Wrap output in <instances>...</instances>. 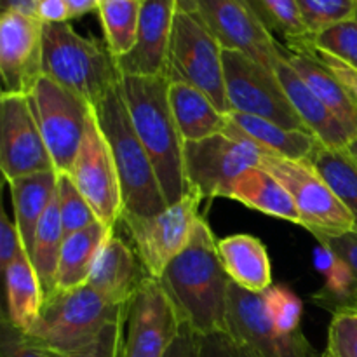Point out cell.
<instances>
[{
  "mask_svg": "<svg viewBox=\"0 0 357 357\" xmlns=\"http://www.w3.org/2000/svg\"><path fill=\"white\" fill-rule=\"evenodd\" d=\"M181 323L199 337L229 333L230 279L218 253V241L204 218L197 220L188 246L157 279Z\"/></svg>",
  "mask_w": 357,
  "mask_h": 357,
  "instance_id": "6da1fadb",
  "label": "cell"
},
{
  "mask_svg": "<svg viewBox=\"0 0 357 357\" xmlns=\"http://www.w3.org/2000/svg\"><path fill=\"white\" fill-rule=\"evenodd\" d=\"M121 91L135 131L153 164L167 204L190 194L185 176V139L169 105V80L157 77H121Z\"/></svg>",
  "mask_w": 357,
  "mask_h": 357,
  "instance_id": "7a4b0ae2",
  "label": "cell"
},
{
  "mask_svg": "<svg viewBox=\"0 0 357 357\" xmlns=\"http://www.w3.org/2000/svg\"><path fill=\"white\" fill-rule=\"evenodd\" d=\"M93 108L121 180L122 215L153 216L164 211L169 204L162 194L152 160L136 135L121 82Z\"/></svg>",
  "mask_w": 357,
  "mask_h": 357,
  "instance_id": "3957f363",
  "label": "cell"
},
{
  "mask_svg": "<svg viewBox=\"0 0 357 357\" xmlns=\"http://www.w3.org/2000/svg\"><path fill=\"white\" fill-rule=\"evenodd\" d=\"M44 75L94 107L121 82L115 58L70 23L44 24Z\"/></svg>",
  "mask_w": 357,
  "mask_h": 357,
  "instance_id": "277c9868",
  "label": "cell"
},
{
  "mask_svg": "<svg viewBox=\"0 0 357 357\" xmlns=\"http://www.w3.org/2000/svg\"><path fill=\"white\" fill-rule=\"evenodd\" d=\"M126 312L128 307L107 302L84 284L45 300L37 323L24 335L45 351L70 354L93 344L108 324L124 319Z\"/></svg>",
  "mask_w": 357,
  "mask_h": 357,
  "instance_id": "5b68a950",
  "label": "cell"
},
{
  "mask_svg": "<svg viewBox=\"0 0 357 357\" xmlns=\"http://www.w3.org/2000/svg\"><path fill=\"white\" fill-rule=\"evenodd\" d=\"M166 79L195 87L223 114H230L223 72V47L190 0H178L167 52Z\"/></svg>",
  "mask_w": 357,
  "mask_h": 357,
  "instance_id": "8992f818",
  "label": "cell"
},
{
  "mask_svg": "<svg viewBox=\"0 0 357 357\" xmlns=\"http://www.w3.org/2000/svg\"><path fill=\"white\" fill-rule=\"evenodd\" d=\"M264 150L237 131L232 124L225 132L199 142H185V176L192 192L204 199L232 197L237 178L250 167L260 166Z\"/></svg>",
  "mask_w": 357,
  "mask_h": 357,
  "instance_id": "52a82bcc",
  "label": "cell"
},
{
  "mask_svg": "<svg viewBox=\"0 0 357 357\" xmlns=\"http://www.w3.org/2000/svg\"><path fill=\"white\" fill-rule=\"evenodd\" d=\"M282 183L295 202L300 225L317 236L356 232L354 218L309 160H293L261 152L260 166Z\"/></svg>",
  "mask_w": 357,
  "mask_h": 357,
  "instance_id": "ba28073f",
  "label": "cell"
},
{
  "mask_svg": "<svg viewBox=\"0 0 357 357\" xmlns=\"http://www.w3.org/2000/svg\"><path fill=\"white\" fill-rule=\"evenodd\" d=\"M28 101L56 173H68L93 117V107L47 75L38 79Z\"/></svg>",
  "mask_w": 357,
  "mask_h": 357,
  "instance_id": "9c48e42d",
  "label": "cell"
},
{
  "mask_svg": "<svg viewBox=\"0 0 357 357\" xmlns=\"http://www.w3.org/2000/svg\"><path fill=\"white\" fill-rule=\"evenodd\" d=\"M199 204L201 197L190 192L153 216L122 215L121 222L149 278L160 279L167 265L188 246L201 218Z\"/></svg>",
  "mask_w": 357,
  "mask_h": 357,
  "instance_id": "30bf717a",
  "label": "cell"
},
{
  "mask_svg": "<svg viewBox=\"0 0 357 357\" xmlns=\"http://www.w3.org/2000/svg\"><path fill=\"white\" fill-rule=\"evenodd\" d=\"M223 72L230 112L255 115L288 129L307 131L274 70L265 68L243 52L223 49Z\"/></svg>",
  "mask_w": 357,
  "mask_h": 357,
  "instance_id": "8fae6325",
  "label": "cell"
},
{
  "mask_svg": "<svg viewBox=\"0 0 357 357\" xmlns=\"http://www.w3.org/2000/svg\"><path fill=\"white\" fill-rule=\"evenodd\" d=\"M68 174L93 208L98 222L114 230L117 222H121L124 209L121 180L110 146L98 126L94 108L82 145Z\"/></svg>",
  "mask_w": 357,
  "mask_h": 357,
  "instance_id": "7c38bea8",
  "label": "cell"
},
{
  "mask_svg": "<svg viewBox=\"0 0 357 357\" xmlns=\"http://www.w3.org/2000/svg\"><path fill=\"white\" fill-rule=\"evenodd\" d=\"M0 167L6 181L56 171L30 101L23 94L0 98Z\"/></svg>",
  "mask_w": 357,
  "mask_h": 357,
  "instance_id": "4fadbf2b",
  "label": "cell"
},
{
  "mask_svg": "<svg viewBox=\"0 0 357 357\" xmlns=\"http://www.w3.org/2000/svg\"><path fill=\"white\" fill-rule=\"evenodd\" d=\"M229 335L236 344L253 347L264 357H321L302 331L282 335L268 317L261 293H251L230 282Z\"/></svg>",
  "mask_w": 357,
  "mask_h": 357,
  "instance_id": "5bb4252c",
  "label": "cell"
},
{
  "mask_svg": "<svg viewBox=\"0 0 357 357\" xmlns=\"http://www.w3.org/2000/svg\"><path fill=\"white\" fill-rule=\"evenodd\" d=\"M44 23L33 14L6 10L0 16L2 94H28L44 70Z\"/></svg>",
  "mask_w": 357,
  "mask_h": 357,
  "instance_id": "9a60e30c",
  "label": "cell"
},
{
  "mask_svg": "<svg viewBox=\"0 0 357 357\" xmlns=\"http://www.w3.org/2000/svg\"><path fill=\"white\" fill-rule=\"evenodd\" d=\"M181 321L160 282L146 278L126 314L122 357H164Z\"/></svg>",
  "mask_w": 357,
  "mask_h": 357,
  "instance_id": "2e32d148",
  "label": "cell"
},
{
  "mask_svg": "<svg viewBox=\"0 0 357 357\" xmlns=\"http://www.w3.org/2000/svg\"><path fill=\"white\" fill-rule=\"evenodd\" d=\"M195 10L223 49L246 54L274 70L279 58V42L255 16L244 0H190Z\"/></svg>",
  "mask_w": 357,
  "mask_h": 357,
  "instance_id": "e0dca14e",
  "label": "cell"
},
{
  "mask_svg": "<svg viewBox=\"0 0 357 357\" xmlns=\"http://www.w3.org/2000/svg\"><path fill=\"white\" fill-rule=\"evenodd\" d=\"M178 0H142L135 47L115 59L121 75H166Z\"/></svg>",
  "mask_w": 357,
  "mask_h": 357,
  "instance_id": "ac0fdd59",
  "label": "cell"
},
{
  "mask_svg": "<svg viewBox=\"0 0 357 357\" xmlns=\"http://www.w3.org/2000/svg\"><path fill=\"white\" fill-rule=\"evenodd\" d=\"M146 278L136 251L112 234L101 248L87 284L107 302L128 307Z\"/></svg>",
  "mask_w": 357,
  "mask_h": 357,
  "instance_id": "d6986e66",
  "label": "cell"
},
{
  "mask_svg": "<svg viewBox=\"0 0 357 357\" xmlns=\"http://www.w3.org/2000/svg\"><path fill=\"white\" fill-rule=\"evenodd\" d=\"M274 72L307 131L312 132L328 149H349L354 143L345 126L331 114L330 108L310 91L302 77L286 61L284 56L281 54V49Z\"/></svg>",
  "mask_w": 357,
  "mask_h": 357,
  "instance_id": "ffe728a7",
  "label": "cell"
},
{
  "mask_svg": "<svg viewBox=\"0 0 357 357\" xmlns=\"http://www.w3.org/2000/svg\"><path fill=\"white\" fill-rule=\"evenodd\" d=\"M281 54L302 77L314 94L330 108L331 114L345 126L354 143L357 142V101L340 79L314 54L312 51H289L282 47Z\"/></svg>",
  "mask_w": 357,
  "mask_h": 357,
  "instance_id": "44dd1931",
  "label": "cell"
},
{
  "mask_svg": "<svg viewBox=\"0 0 357 357\" xmlns=\"http://www.w3.org/2000/svg\"><path fill=\"white\" fill-rule=\"evenodd\" d=\"M223 268L234 284L251 293H264L272 286V267L267 248L258 237L236 234L218 241Z\"/></svg>",
  "mask_w": 357,
  "mask_h": 357,
  "instance_id": "7402d4cb",
  "label": "cell"
},
{
  "mask_svg": "<svg viewBox=\"0 0 357 357\" xmlns=\"http://www.w3.org/2000/svg\"><path fill=\"white\" fill-rule=\"evenodd\" d=\"M169 105L185 142H199L225 132L229 114H223L204 93L183 82H169Z\"/></svg>",
  "mask_w": 357,
  "mask_h": 357,
  "instance_id": "603a6c76",
  "label": "cell"
},
{
  "mask_svg": "<svg viewBox=\"0 0 357 357\" xmlns=\"http://www.w3.org/2000/svg\"><path fill=\"white\" fill-rule=\"evenodd\" d=\"M7 185L10 188V197H13L14 222L20 230L24 253L30 258L35 234L40 225L42 216L45 215L56 194L58 173L44 171V173L28 174V176L14 178V180L7 181Z\"/></svg>",
  "mask_w": 357,
  "mask_h": 357,
  "instance_id": "cb8c5ba5",
  "label": "cell"
},
{
  "mask_svg": "<svg viewBox=\"0 0 357 357\" xmlns=\"http://www.w3.org/2000/svg\"><path fill=\"white\" fill-rule=\"evenodd\" d=\"M229 119L230 124L237 131L257 143L264 152L274 153L284 159L309 160L321 145L319 139L309 131L288 129L267 119L239 114V112H230Z\"/></svg>",
  "mask_w": 357,
  "mask_h": 357,
  "instance_id": "d4e9b609",
  "label": "cell"
},
{
  "mask_svg": "<svg viewBox=\"0 0 357 357\" xmlns=\"http://www.w3.org/2000/svg\"><path fill=\"white\" fill-rule=\"evenodd\" d=\"M112 234L114 230L98 222L72 236H65L56 275V291L87 284L101 248Z\"/></svg>",
  "mask_w": 357,
  "mask_h": 357,
  "instance_id": "484cf974",
  "label": "cell"
},
{
  "mask_svg": "<svg viewBox=\"0 0 357 357\" xmlns=\"http://www.w3.org/2000/svg\"><path fill=\"white\" fill-rule=\"evenodd\" d=\"M6 278V312L3 319L23 333L33 328L44 305L40 282L28 255H21L3 271Z\"/></svg>",
  "mask_w": 357,
  "mask_h": 357,
  "instance_id": "4316f807",
  "label": "cell"
},
{
  "mask_svg": "<svg viewBox=\"0 0 357 357\" xmlns=\"http://www.w3.org/2000/svg\"><path fill=\"white\" fill-rule=\"evenodd\" d=\"M234 201L251 209L300 225V215L282 183L261 167H250L236 180L232 187Z\"/></svg>",
  "mask_w": 357,
  "mask_h": 357,
  "instance_id": "83f0119b",
  "label": "cell"
},
{
  "mask_svg": "<svg viewBox=\"0 0 357 357\" xmlns=\"http://www.w3.org/2000/svg\"><path fill=\"white\" fill-rule=\"evenodd\" d=\"M63 241H65V232L59 216L58 195L54 194L47 211L42 216L30 253V261L37 272L44 302L56 293V275H58Z\"/></svg>",
  "mask_w": 357,
  "mask_h": 357,
  "instance_id": "f1b7e54d",
  "label": "cell"
},
{
  "mask_svg": "<svg viewBox=\"0 0 357 357\" xmlns=\"http://www.w3.org/2000/svg\"><path fill=\"white\" fill-rule=\"evenodd\" d=\"M309 162L349 209L357 232V157L351 149H328L321 143Z\"/></svg>",
  "mask_w": 357,
  "mask_h": 357,
  "instance_id": "f546056e",
  "label": "cell"
},
{
  "mask_svg": "<svg viewBox=\"0 0 357 357\" xmlns=\"http://www.w3.org/2000/svg\"><path fill=\"white\" fill-rule=\"evenodd\" d=\"M98 13L107 49L115 59L122 58L135 47L142 0H101Z\"/></svg>",
  "mask_w": 357,
  "mask_h": 357,
  "instance_id": "4dcf8cb0",
  "label": "cell"
},
{
  "mask_svg": "<svg viewBox=\"0 0 357 357\" xmlns=\"http://www.w3.org/2000/svg\"><path fill=\"white\" fill-rule=\"evenodd\" d=\"M314 265L324 275V288L316 296L319 307L335 312L340 307L349 305L357 293V281L347 264L326 244L317 243L314 250Z\"/></svg>",
  "mask_w": 357,
  "mask_h": 357,
  "instance_id": "1f68e13d",
  "label": "cell"
},
{
  "mask_svg": "<svg viewBox=\"0 0 357 357\" xmlns=\"http://www.w3.org/2000/svg\"><path fill=\"white\" fill-rule=\"evenodd\" d=\"M255 16L286 49H295L309 37L295 0H244Z\"/></svg>",
  "mask_w": 357,
  "mask_h": 357,
  "instance_id": "d6a6232c",
  "label": "cell"
},
{
  "mask_svg": "<svg viewBox=\"0 0 357 357\" xmlns=\"http://www.w3.org/2000/svg\"><path fill=\"white\" fill-rule=\"evenodd\" d=\"M302 49L326 52L357 70V17L333 24L316 35H309L298 47L289 51Z\"/></svg>",
  "mask_w": 357,
  "mask_h": 357,
  "instance_id": "836d02e7",
  "label": "cell"
},
{
  "mask_svg": "<svg viewBox=\"0 0 357 357\" xmlns=\"http://www.w3.org/2000/svg\"><path fill=\"white\" fill-rule=\"evenodd\" d=\"M56 195H58L59 216H61V225L65 236H72V234L79 232V230H84L98 223L93 208L86 201V197L80 194V190L73 183L68 173H58Z\"/></svg>",
  "mask_w": 357,
  "mask_h": 357,
  "instance_id": "e575fe53",
  "label": "cell"
},
{
  "mask_svg": "<svg viewBox=\"0 0 357 357\" xmlns=\"http://www.w3.org/2000/svg\"><path fill=\"white\" fill-rule=\"evenodd\" d=\"M307 33L316 35L333 24L357 17V0H295Z\"/></svg>",
  "mask_w": 357,
  "mask_h": 357,
  "instance_id": "d590c367",
  "label": "cell"
},
{
  "mask_svg": "<svg viewBox=\"0 0 357 357\" xmlns=\"http://www.w3.org/2000/svg\"><path fill=\"white\" fill-rule=\"evenodd\" d=\"M261 296L275 330L282 335L298 333L303 314L302 300L282 284H272L261 293Z\"/></svg>",
  "mask_w": 357,
  "mask_h": 357,
  "instance_id": "8d00e7d4",
  "label": "cell"
},
{
  "mask_svg": "<svg viewBox=\"0 0 357 357\" xmlns=\"http://www.w3.org/2000/svg\"><path fill=\"white\" fill-rule=\"evenodd\" d=\"M331 357H357V307H340L333 312L328 331Z\"/></svg>",
  "mask_w": 357,
  "mask_h": 357,
  "instance_id": "74e56055",
  "label": "cell"
},
{
  "mask_svg": "<svg viewBox=\"0 0 357 357\" xmlns=\"http://www.w3.org/2000/svg\"><path fill=\"white\" fill-rule=\"evenodd\" d=\"M124 333L126 317L117 321V323L108 324L93 344L86 345L80 351L70 352V354H58V352L51 351L49 352H51V357H122V352H124Z\"/></svg>",
  "mask_w": 357,
  "mask_h": 357,
  "instance_id": "f35d334b",
  "label": "cell"
},
{
  "mask_svg": "<svg viewBox=\"0 0 357 357\" xmlns=\"http://www.w3.org/2000/svg\"><path fill=\"white\" fill-rule=\"evenodd\" d=\"M0 357H51V352L42 349L23 331L2 317V331H0Z\"/></svg>",
  "mask_w": 357,
  "mask_h": 357,
  "instance_id": "ab89813d",
  "label": "cell"
},
{
  "mask_svg": "<svg viewBox=\"0 0 357 357\" xmlns=\"http://www.w3.org/2000/svg\"><path fill=\"white\" fill-rule=\"evenodd\" d=\"M21 255L26 253H24L20 230H17L16 222H10L7 213L2 209V218H0V265H2V271H6Z\"/></svg>",
  "mask_w": 357,
  "mask_h": 357,
  "instance_id": "60d3db41",
  "label": "cell"
},
{
  "mask_svg": "<svg viewBox=\"0 0 357 357\" xmlns=\"http://www.w3.org/2000/svg\"><path fill=\"white\" fill-rule=\"evenodd\" d=\"M317 243L326 244L347 264L357 281V232H345L342 236H317Z\"/></svg>",
  "mask_w": 357,
  "mask_h": 357,
  "instance_id": "b9f144b4",
  "label": "cell"
},
{
  "mask_svg": "<svg viewBox=\"0 0 357 357\" xmlns=\"http://www.w3.org/2000/svg\"><path fill=\"white\" fill-rule=\"evenodd\" d=\"M164 357H201V337L188 324L181 323L176 338Z\"/></svg>",
  "mask_w": 357,
  "mask_h": 357,
  "instance_id": "7bdbcfd3",
  "label": "cell"
},
{
  "mask_svg": "<svg viewBox=\"0 0 357 357\" xmlns=\"http://www.w3.org/2000/svg\"><path fill=\"white\" fill-rule=\"evenodd\" d=\"M302 51H312V49H302ZM312 52L324 63V65L328 66V68L331 70V72L335 73V75L338 77V79L342 80V82H344V86L347 87L349 93H351L352 96H354V100L357 101V70L352 68V66L345 65V63L340 61V59L326 54V52H319V51H312Z\"/></svg>",
  "mask_w": 357,
  "mask_h": 357,
  "instance_id": "ee69618b",
  "label": "cell"
},
{
  "mask_svg": "<svg viewBox=\"0 0 357 357\" xmlns=\"http://www.w3.org/2000/svg\"><path fill=\"white\" fill-rule=\"evenodd\" d=\"M35 16L44 24L68 23L72 20L66 0H35Z\"/></svg>",
  "mask_w": 357,
  "mask_h": 357,
  "instance_id": "f6af8a7d",
  "label": "cell"
},
{
  "mask_svg": "<svg viewBox=\"0 0 357 357\" xmlns=\"http://www.w3.org/2000/svg\"><path fill=\"white\" fill-rule=\"evenodd\" d=\"M201 357H237L236 344L229 333L201 337Z\"/></svg>",
  "mask_w": 357,
  "mask_h": 357,
  "instance_id": "bcb514c9",
  "label": "cell"
},
{
  "mask_svg": "<svg viewBox=\"0 0 357 357\" xmlns=\"http://www.w3.org/2000/svg\"><path fill=\"white\" fill-rule=\"evenodd\" d=\"M100 2L101 0H66V6H68L72 20H75V17L86 16L100 9Z\"/></svg>",
  "mask_w": 357,
  "mask_h": 357,
  "instance_id": "7dc6e473",
  "label": "cell"
},
{
  "mask_svg": "<svg viewBox=\"0 0 357 357\" xmlns=\"http://www.w3.org/2000/svg\"><path fill=\"white\" fill-rule=\"evenodd\" d=\"M0 6H2V13L20 10V13L35 16V0H0Z\"/></svg>",
  "mask_w": 357,
  "mask_h": 357,
  "instance_id": "c3c4849f",
  "label": "cell"
},
{
  "mask_svg": "<svg viewBox=\"0 0 357 357\" xmlns=\"http://www.w3.org/2000/svg\"><path fill=\"white\" fill-rule=\"evenodd\" d=\"M234 344H236V342H234ZM236 352L237 357H264L261 354H258L253 347L244 344H236Z\"/></svg>",
  "mask_w": 357,
  "mask_h": 357,
  "instance_id": "681fc988",
  "label": "cell"
},
{
  "mask_svg": "<svg viewBox=\"0 0 357 357\" xmlns=\"http://www.w3.org/2000/svg\"><path fill=\"white\" fill-rule=\"evenodd\" d=\"M349 149H351V152H352V153H354V155L357 157V142H356V143H352V145H351V146H349Z\"/></svg>",
  "mask_w": 357,
  "mask_h": 357,
  "instance_id": "f907efd6",
  "label": "cell"
},
{
  "mask_svg": "<svg viewBox=\"0 0 357 357\" xmlns=\"http://www.w3.org/2000/svg\"><path fill=\"white\" fill-rule=\"evenodd\" d=\"M349 305H352V307H357V293L354 295V298L351 300V303H349ZM349 305H345V307H349Z\"/></svg>",
  "mask_w": 357,
  "mask_h": 357,
  "instance_id": "816d5d0a",
  "label": "cell"
},
{
  "mask_svg": "<svg viewBox=\"0 0 357 357\" xmlns=\"http://www.w3.org/2000/svg\"><path fill=\"white\" fill-rule=\"evenodd\" d=\"M321 357H330V354H328V351H324L323 354H321Z\"/></svg>",
  "mask_w": 357,
  "mask_h": 357,
  "instance_id": "f5cc1de1",
  "label": "cell"
},
{
  "mask_svg": "<svg viewBox=\"0 0 357 357\" xmlns=\"http://www.w3.org/2000/svg\"><path fill=\"white\" fill-rule=\"evenodd\" d=\"M328 354H330V352H328ZM330 357H331V356H330Z\"/></svg>",
  "mask_w": 357,
  "mask_h": 357,
  "instance_id": "db71d44e",
  "label": "cell"
}]
</instances>
